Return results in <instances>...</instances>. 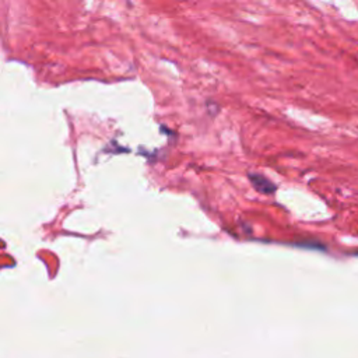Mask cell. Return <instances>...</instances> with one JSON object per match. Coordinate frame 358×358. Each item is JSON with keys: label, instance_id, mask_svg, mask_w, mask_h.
Segmentation results:
<instances>
[{"label": "cell", "instance_id": "obj_1", "mask_svg": "<svg viewBox=\"0 0 358 358\" xmlns=\"http://www.w3.org/2000/svg\"><path fill=\"white\" fill-rule=\"evenodd\" d=\"M249 178H250L253 186H255L260 193H271V192H274V189H275L274 185H273L268 179H266L264 176H262V175H259V173L249 175Z\"/></svg>", "mask_w": 358, "mask_h": 358}]
</instances>
